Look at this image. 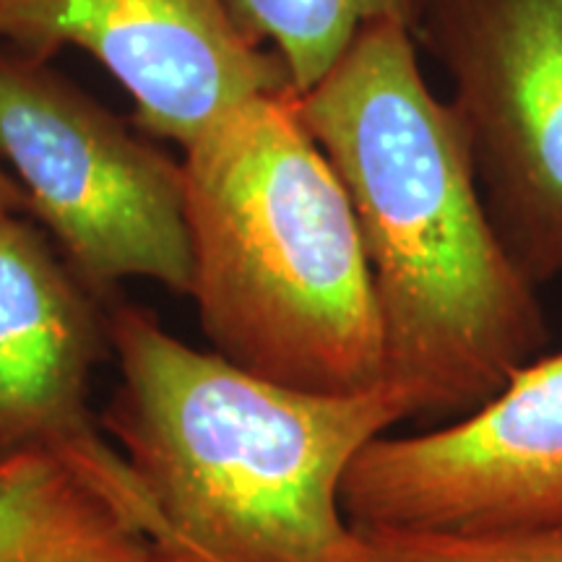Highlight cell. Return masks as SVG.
I'll return each mask as SVG.
<instances>
[{
	"instance_id": "4",
	"label": "cell",
	"mask_w": 562,
	"mask_h": 562,
	"mask_svg": "<svg viewBox=\"0 0 562 562\" xmlns=\"http://www.w3.org/2000/svg\"><path fill=\"white\" fill-rule=\"evenodd\" d=\"M0 159L102 302L125 279L191 294L182 167L45 60L0 50Z\"/></svg>"
},
{
	"instance_id": "5",
	"label": "cell",
	"mask_w": 562,
	"mask_h": 562,
	"mask_svg": "<svg viewBox=\"0 0 562 562\" xmlns=\"http://www.w3.org/2000/svg\"><path fill=\"white\" fill-rule=\"evenodd\" d=\"M417 24L497 240L539 286L562 273V0H422Z\"/></svg>"
},
{
	"instance_id": "9",
	"label": "cell",
	"mask_w": 562,
	"mask_h": 562,
	"mask_svg": "<svg viewBox=\"0 0 562 562\" xmlns=\"http://www.w3.org/2000/svg\"><path fill=\"white\" fill-rule=\"evenodd\" d=\"M0 562H154L121 510L47 453L0 461Z\"/></svg>"
},
{
	"instance_id": "1",
	"label": "cell",
	"mask_w": 562,
	"mask_h": 562,
	"mask_svg": "<svg viewBox=\"0 0 562 562\" xmlns=\"http://www.w3.org/2000/svg\"><path fill=\"white\" fill-rule=\"evenodd\" d=\"M294 108L360 227L385 383L412 414L480 409L537 360L544 311L497 240L467 136L425 83L409 26H364Z\"/></svg>"
},
{
	"instance_id": "7",
	"label": "cell",
	"mask_w": 562,
	"mask_h": 562,
	"mask_svg": "<svg viewBox=\"0 0 562 562\" xmlns=\"http://www.w3.org/2000/svg\"><path fill=\"white\" fill-rule=\"evenodd\" d=\"M102 305L45 232L21 214L0 216V461L53 456L149 542L154 505L89 406L91 370L112 351Z\"/></svg>"
},
{
	"instance_id": "8",
	"label": "cell",
	"mask_w": 562,
	"mask_h": 562,
	"mask_svg": "<svg viewBox=\"0 0 562 562\" xmlns=\"http://www.w3.org/2000/svg\"><path fill=\"white\" fill-rule=\"evenodd\" d=\"M0 40L37 60L87 50L128 91L140 128L182 149L237 104L292 89L229 0H0Z\"/></svg>"
},
{
	"instance_id": "2",
	"label": "cell",
	"mask_w": 562,
	"mask_h": 562,
	"mask_svg": "<svg viewBox=\"0 0 562 562\" xmlns=\"http://www.w3.org/2000/svg\"><path fill=\"white\" fill-rule=\"evenodd\" d=\"M121 385L100 425L157 513L154 562H349L339 492L355 456L412 417L391 383L328 396L188 347L149 311H110Z\"/></svg>"
},
{
	"instance_id": "11",
	"label": "cell",
	"mask_w": 562,
	"mask_h": 562,
	"mask_svg": "<svg viewBox=\"0 0 562 562\" xmlns=\"http://www.w3.org/2000/svg\"><path fill=\"white\" fill-rule=\"evenodd\" d=\"M349 562H562V526L453 533L351 526Z\"/></svg>"
},
{
	"instance_id": "6",
	"label": "cell",
	"mask_w": 562,
	"mask_h": 562,
	"mask_svg": "<svg viewBox=\"0 0 562 562\" xmlns=\"http://www.w3.org/2000/svg\"><path fill=\"white\" fill-rule=\"evenodd\" d=\"M349 526L501 533L562 526V351L531 360L467 419L370 440L339 492Z\"/></svg>"
},
{
	"instance_id": "10",
	"label": "cell",
	"mask_w": 562,
	"mask_h": 562,
	"mask_svg": "<svg viewBox=\"0 0 562 562\" xmlns=\"http://www.w3.org/2000/svg\"><path fill=\"white\" fill-rule=\"evenodd\" d=\"M243 30L271 40L302 94L341 58L351 40L378 21L417 24L422 0H229Z\"/></svg>"
},
{
	"instance_id": "3",
	"label": "cell",
	"mask_w": 562,
	"mask_h": 562,
	"mask_svg": "<svg viewBox=\"0 0 562 562\" xmlns=\"http://www.w3.org/2000/svg\"><path fill=\"white\" fill-rule=\"evenodd\" d=\"M191 294L211 351L307 393L385 383L360 227L294 91L248 100L186 146Z\"/></svg>"
},
{
	"instance_id": "12",
	"label": "cell",
	"mask_w": 562,
	"mask_h": 562,
	"mask_svg": "<svg viewBox=\"0 0 562 562\" xmlns=\"http://www.w3.org/2000/svg\"><path fill=\"white\" fill-rule=\"evenodd\" d=\"M9 214H30V201L19 182L0 167V216Z\"/></svg>"
}]
</instances>
